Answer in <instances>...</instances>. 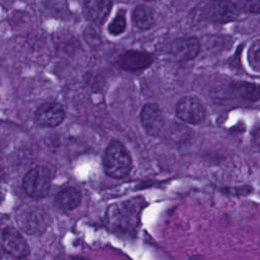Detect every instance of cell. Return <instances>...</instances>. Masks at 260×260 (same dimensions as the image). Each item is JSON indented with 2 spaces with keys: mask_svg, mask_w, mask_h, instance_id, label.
<instances>
[{
  "mask_svg": "<svg viewBox=\"0 0 260 260\" xmlns=\"http://www.w3.org/2000/svg\"><path fill=\"white\" fill-rule=\"evenodd\" d=\"M176 115L184 123L198 125L206 117V109L203 103L193 95L183 96L176 105Z\"/></svg>",
  "mask_w": 260,
  "mask_h": 260,
  "instance_id": "3957f363",
  "label": "cell"
},
{
  "mask_svg": "<svg viewBox=\"0 0 260 260\" xmlns=\"http://www.w3.org/2000/svg\"><path fill=\"white\" fill-rule=\"evenodd\" d=\"M17 219L21 229L30 235L42 234L51 221L49 213L39 206H29L24 209L18 214Z\"/></svg>",
  "mask_w": 260,
  "mask_h": 260,
  "instance_id": "277c9868",
  "label": "cell"
},
{
  "mask_svg": "<svg viewBox=\"0 0 260 260\" xmlns=\"http://www.w3.org/2000/svg\"><path fill=\"white\" fill-rule=\"evenodd\" d=\"M233 90L241 99L249 102H256L260 100V84L240 81L233 83Z\"/></svg>",
  "mask_w": 260,
  "mask_h": 260,
  "instance_id": "5bb4252c",
  "label": "cell"
},
{
  "mask_svg": "<svg viewBox=\"0 0 260 260\" xmlns=\"http://www.w3.org/2000/svg\"><path fill=\"white\" fill-rule=\"evenodd\" d=\"M254 141L260 146V128L254 133Z\"/></svg>",
  "mask_w": 260,
  "mask_h": 260,
  "instance_id": "ac0fdd59",
  "label": "cell"
},
{
  "mask_svg": "<svg viewBox=\"0 0 260 260\" xmlns=\"http://www.w3.org/2000/svg\"><path fill=\"white\" fill-rule=\"evenodd\" d=\"M140 122L144 131L152 137H157L165 126V119L159 107L153 103H147L140 112Z\"/></svg>",
  "mask_w": 260,
  "mask_h": 260,
  "instance_id": "8992f818",
  "label": "cell"
},
{
  "mask_svg": "<svg viewBox=\"0 0 260 260\" xmlns=\"http://www.w3.org/2000/svg\"><path fill=\"white\" fill-rule=\"evenodd\" d=\"M132 21L139 29H148L153 25L154 14L151 7L147 5H137L132 12Z\"/></svg>",
  "mask_w": 260,
  "mask_h": 260,
  "instance_id": "4fadbf2b",
  "label": "cell"
},
{
  "mask_svg": "<svg viewBox=\"0 0 260 260\" xmlns=\"http://www.w3.org/2000/svg\"><path fill=\"white\" fill-rule=\"evenodd\" d=\"M152 61V56L147 52L129 50L119 55L117 64L120 68L126 71L136 72L149 67Z\"/></svg>",
  "mask_w": 260,
  "mask_h": 260,
  "instance_id": "9c48e42d",
  "label": "cell"
},
{
  "mask_svg": "<svg viewBox=\"0 0 260 260\" xmlns=\"http://www.w3.org/2000/svg\"><path fill=\"white\" fill-rule=\"evenodd\" d=\"M145 1H154V0H145Z\"/></svg>",
  "mask_w": 260,
  "mask_h": 260,
  "instance_id": "44dd1931",
  "label": "cell"
},
{
  "mask_svg": "<svg viewBox=\"0 0 260 260\" xmlns=\"http://www.w3.org/2000/svg\"><path fill=\"white\" fill-rule=\"evenodd\" d=\"M65 118V111L61 104L56 102H47L42 104L35 113V121L38 125L44 127H57Z\"/></svg>",
  "mask_w": 260,
  "mask_h": 260,
  "instance_id": "52a82bcc",
  "label": "cell"
},
{
  "mask_svg": "<svg viewBox=\"0 0 260 260\" xmlns=\"http://www.w3.org/2000/svg\"><path fill=\"white\" fill-rule=\"evenodd\" d=\"M244 8L250 13L260 14V0H245Z\"/></svg>",
  "mask_w": 260,
  "mask_h": 260,
  "instance_id": "e0dca14e",
  "label": "cell"
},
{
  "mask_svg": "<svg viewBox=\"0 0 260 260\" xmlns=\"http://www.w3.org/2000/svg\"><path fill=\"white\" fill-rule=\"evenodd\" d=\"M71 260H89L88 258H84V257H77V258H73Z\"/></svg>",
  "mask_w": 260,
  "mask_h": 260,
  "instance_id": "ffe728a7",
  "label": "cell"
},
{
  "mask_svg": "<svg viewBox=\"0 0 260 260\" xmlns=\"http://www.w3.org/2000/svg\"><path fill=\"white\" fill-rule=\"evenodd\" d=\"M103 167L106 174L113 179H123L132 169V158L126 147L118 140H112L107 146Z\"/></svg>",
  "mask_w": 260,
  "mask_h": 260,
  "instance_id": "6da1fadb",
  "label": "cell"
},
{
  "mask_svg": "<svg viewBox=\"0 0 260 260\" xmlns=\"http://www.w3.org/2000/svg\"><path fill=\"white\" fill-rule=\"evenodd\" d=\"M52 175L50 171L42 166L30 169L22 179V189L26 195L34 199L46 197L51 188Z\"/></svg>",
  "mask_w": 260,
  "mask_h": 260,
  "instance_id": "7a4b0ae2",
  "label": "cell"
},
{
  "mask_svg": "<svg viewBox=\"0 0 260 260\" xmlns=\"http://www.w3.org/2000/svg\"><path fill=\"white\" fill-rule=\"evenodd\" d=\"M81 202V192L74 187H66L60 190L55 196V203L56 205L65 210H73Z\"/></svg>",
  "mask_w": 260,
  "mask_h": 260,
  "instance_id": "7c38bea8",
  "label": "cell"
},
{
  "mask_svg": "<svg viewBox=\"0 0 260 260\" xmlns=\"http://www.w3.org/2000/svg\"><path fill=\"white\" fill-rule=\"evenodd\" d=\"M205 17L214 23H228L238 16L237 7L230 0H211L205 6Z\"/></svg>",
  "mask_w": 260,
  "mask_h": 260,
  "instance_id": "5b68a950",
  "label": "cell"
},
{
  "mask_svg": "<svg viewBox=\"0 0 260 260\" xmlns=\"http://www.w3.org/2000/svg\"><path fill=\"white\" fill-rule=\"evenodd\" d=\"M247 59L250 67L260 73V40L254 41L248 49Z\"/></svg>",
  "mask_w": 260,
  "mask_h": 260,
  "instance_id": "9a60e30c",
  "label": "cell"
},
{
  "mask_svg": "<svg viewBox=\"0 0 260 260\" xmlns=\"http://www.w3.org/2000/svg\"><path fill=\"white\" fill-rule=\"evenodd\" d=\"M112 0H84V16L95 24H102L112 9Z\"/></svg>",
  "mask_w": 260,
  "mask_h": 260,
  "instance_id": "8fae6325",
  "label": "cell"
},
{
  "mask_svg": "<svg viewBox=\"0 0 260 260\" xmlns=\"http://www.w3.org/2000/svg\"><path fill=\"white\" fill-rule=\"evenodd\" d=\"M189 260H204L202 257H200V256H198V255H196V256H192Z\"/></svg>",
  "mask_w": 260,
  "mask_h": 260,
  "instance_id": "d6986e66",
  "label": "cell"
},
{
  "mask_svg": "<svg viewBox=\"0 0 260 260\" xmlns=\"http://www.w3.org/2000/svg\"><path fill=\"white\" fill-rule=\"evenodd\" d=\"M126 29V19L124 14L119 13L116 15V17L110 22L108 30L111 35L118 36L124 32Z\"/></svg>",
  "mask_w": 260,
  "mask_h": 260,
  "instance_id": "2e32d148",
  "label": "cell"
},
{
  "mask_svg": "<svg viewBox=\"0 0 260 260\" xmlns=\"http://www.w3.org/2000/svg\"><path fill=\"white\" fill-rule=\"evenodd\" d=\"M3 249L15 258H25L29 254V247L20 232L14 228H6L2 233Z\"/></svg>",
  "mask_w": 260,
  "mask_h": 260,
  "instance_id": "ba28073f",
  "label": "cell"
},
{
  "mask_svg": "<svg viewBox=\"0 0 260 260\" xmlns=\"http://www.w3.org/2000/svg\"><path fill=\"white\" fill-rule=\"evenodd\" d=\"M200 42L194 37L177 39L171 46L172 54L180 61H188L197 57L200 52Z\"/></svg>",
  "mask_w": 260,
  "mask_h": 260,
  "instance_id": "30bf717a",
  "label": "cell"
}]
</instances>
